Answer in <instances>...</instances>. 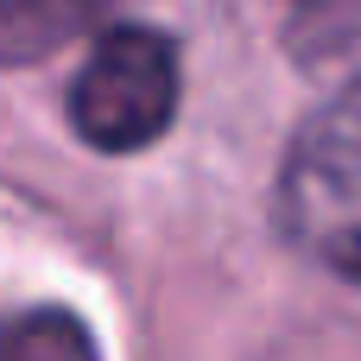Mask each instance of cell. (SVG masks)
I'll return each instance as SVG.
<instances>
[{
  "instance_id": "cell-2",
  "label": "cell",
  "mask_w": 361,
  "mask_h": 361,
  "mask_svg": "<svg viewBox=\"0 0 361 361\" xmlns=\"http://www.w3.org/2000/svg\"><path fill=\"white\" fill-rule=\"evenodd\" d=\"M178 44L159 25H102L70 76V127L82 146L127 159L165 140V127L178 121Z\"/></svg>"
},
{
  "instance_id": "cell-4",
  "label": "cell",
  "mask_w": 361,
  "mask_h": 361,
  "mask_svg": "<svg viewBox=\"0 0 361 361\" xmlns=\"http://www.w3.org/2000/svg\"><path fill=\"white\" fill-rule=\"evenodd\" d=\"M114 0H0V63L51 57L57 44L82 38Z\"/></svg>"
},
{
  "instance_id": "cell-3",
  "label": "cell",
  "mask_w": 361,
  "mask_h": 361,
  "mask_svg": "<svg viewBox=\"0 0 361 361\" xmlns=\"http://www.w3.org/2000/svg\"><path fill=\"white\" fill-rule=\"evenodd\" d=\"M286 44L317 82L361 89V0H298Z\"/></svg>"
},
{
  "instance_id": "cell-1",
  "label": "cell",
  "mask_w": 361,
  "mask_h": 361,
  "mask_svg": "<svg viewBox=\"0 0 361 361\" xmlns=\"http://www.w3.org/2000/svg\"><path fill=\"white\" fill-rule=\"evenodd\" d=\"M273 203L279 235L305 260L361 286V89H336L330 108L292 133Z\"/></svg>"
},
{
  "instance_id": "cell-5",
  "label": "cell",
  "mask_w": 361,
  "mask_h": 361,
  "mask_svg": "<svg viewBox=\"0 0 361 361\" xmlns=\"http://www.w3.org/2000/svg\"><path fill=\"white\" fill-rule=\"evenodd\" d=\"M6 349H89V330L76 324V317H63V311H38V317H13V324H0V355Z\"/></svg>"
}]
</instances>
